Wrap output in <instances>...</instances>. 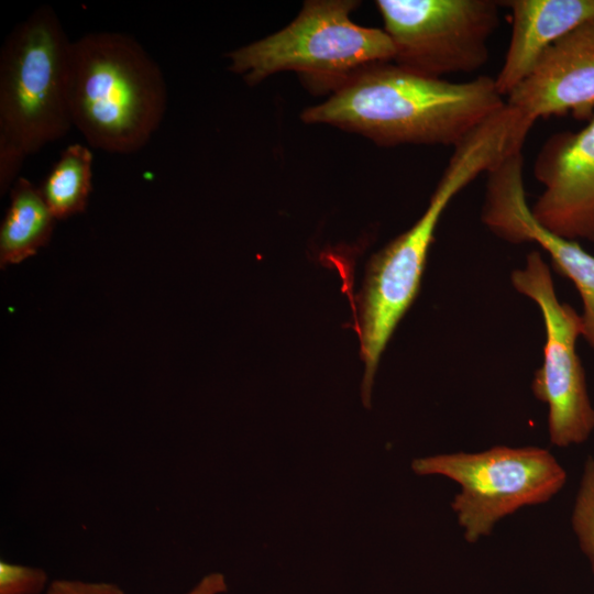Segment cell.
Wrapping results in <instances>:
<instances>
[{
  "label": "cell",
  "instance_id": "cell-7",
  "mask_svg": "<svg viewBox=\"0 0 594 594\" xmlns=\"http://www.w3.org/2000/svg\"><path fill=\"white\" fill-rule=\"evenodd\" d=\"M375 4L395 50L393 62L435 78L482 68L501 22L502 6L494 0H377Z\"/></svg>",
  "mask_w": 594,
  "mask_h": 594
},
{
  "label": "cell",
  "instance_id": "cell-16",
  "mask_svg": "<svg viewBox=\"0 0 594 594\" xmlns=\"http://www.w3.org/2000/svg\"><path fill=\"white\" fill-rule=\"evenodd\" d=\"M48 584L43 569L0 561V594H40Z\"/></svg>",
  "mask_w": 594,
  "mask_h": 594
},
{
  "label": "cell",
  "instance_id": "cell-14",
  "mask_svg": "<svg viewBox=\"0 0 594 594\" xmlns=\"http://www.w3.org/2000/svg\"><path fill=\"white\" fill-rule=\"evenodd\" d=\"M94 155L86 145H68L40 188L56 220H63L86 210L92 189Z\"/></svg>",
  "mask_w": 594,
  "mask_h": 594
},
{
  "label": "cell",
  "instance_id": "cell-8",
  "mask_svg": "<svg viewBox=\"0 0 594 594\" xmlns=\"http://www.w3.org/2000/svg\"><path fill=\"white\" fill-rule=\"evenodd\" d=\"M510 280L517 292L537 304L543 318V363L535 372L531 389L548 405L550 441L560 448L582 443L594 430V408L575 351L576 340L584 333L582 316L558 299L549 266L539 251L527 255L525 267L515 270Z\"/></svg>",
  "mask_w": 594,
  "mask_h": 594
},
{
  "label": "cell",
  "instance_id": "cell-3",
  "mask_svg": "<svg viewBox=\"0 0 594 594\" xmlns=\"http://www.w3.org/2000/svg\"><path fill=\"white\" fill-rule=\"evenodd\" d=\"M68 95L73 127L91 147L116 154L141 150L167 105L158 64L134 37L113 31L72 42Z\"/></svg>",
  "mask_w": 594,
  "mask_h": 594
},
{
  "label": "cell",
  "instance_id": "cell-18",
  "mask_svg": "<svg viewBox=\"0 0 594 594\" xmlns=\"http://www.w3.org/2000/svg\"><path fill=\"white\" fill-rule=\"evenodd\" d=\"M228 591L226 576L220 572H211L205 575L186 594H222Z\"/></svg>",
  "mask_w": 594,
  "mask_h": 594
},
{
  "label": "cell",
  "instance_id": "cell-13",
  "mask_svg": "<svg viewBox=\"0 0 594 594\" xmlns=\"http://www.w3.org/2000/svg\"><path fill=\"white\" fill-rule=\"evenodd\" d=\"M55 218L40 188L18 177L10 189V205L0 227V266L4 268L34 255L53 233Z\"/></svg>",
  "mask_w": 594,
  "mask_h": 594
},
{
  "label": "cell",
  "instance_id": "cell-6",
  "mask_svg": "<svg viewBox=\"0 0 594 594\" xmlns=\"http://www.w3.org/2000/svg\"><path fill=\"white\" fill-rule=\"evenodd\" d=\"M418 475H442L460 485L451 507L475 543L488 536L497 521L521 507L547 503L564 486L566 472L539 447L496 446L487 450L415 459Z\"/></svg>",
  "mask_w": 594,
  "mask_h": 594
},
{
  "label": "cell",
  "instance_id": "cell-10",
  "mask_svg": "<svg viewBox=\"0 0 594 594\" xmlns=\"http://www.w3.org/2000/svg\"><path fill=\"white\" fill-rule=\"evenodd\" d=\"M532 174L543 187L530 207L537 222L561 238L594 242V117L580 131L550 135Z\"/></svg>",
  "mask_w": 594,
  "mask_h": 594
},
{
  "label": "cell",
  "instance_id": "cell-17",
  "mask_svg": "<svg viewBox=\"0 0 594 594\" xmlns=\"http://www.w3.org/2000/svg\"><path fill=\"white\" fill-rule=\"evenodd\" d=\"M46 594H125L117 584L59 579L52 581Z\"/></svg>",
  "mask_w": 594,
  "mask_h": 594
},
{
  "label": "cell",
  "instance_id": "cell-9",
  "mask_svg": "<svg viewBox=\"0 0 594 594\" xmlns=\"http://www.w3.org/2000/svg\"><path fill=\"white\" fill-rule=\"evenodd\" d=\"M521 151L507 156L487 174L482 221L502 240L521 244L532 242L544 251L553 270L568 278L583 302V337L594 350V255L578 241L561 238L534 218L527 204Z\"/></svg>",
  "mask_w": 594,
  "mask_h": 594
},
{
  "label": "cell",
  "instance_id": "cell-11",
  "mask_svg": "<svg viewBox=\"0 0 594 594\" xmlns=\"http://www.w3.org/2000/svg\"><path fill=\"white\" fill-rule=\"evenodd\" d=\"M506 105L531 122L571 113L594 117V18L549 46L506 97Z\"/></svg>",
  "mask_w": 594,
  "mask_h": 594
},
{
  "label": "cell",
  "instance_id": "cell-2",
  "mask_svg": "<svg viewBox=\"0 0 594 594\" xmlns=\"http://www.w3.org/2000/svg\"><path fill=\"white\" fill-rule=\"evenodd\" d=\"M526 132L519 119L503 109L453 147L429 204L414 226L369 262L360 296L361 356L365 364L362 400L370 407L374 375L398 322L420 289L437 224L451 200L482 173L521 151Z\"/></svg>",
  "mask_w": 594,
  "mask_h": 594
},
{
  "label": "cell",
  "instance_id": "cell-15",
  "mask_svg": "<svg viewBox=\"0 0 594 594\" xmlns=\"http://www.w3.org/2000/svg\"><path fill=\"white\" fill-rule=\"evenodd\" d=\"M571 522L580 548L587 557L594 573V458L591 455L584 463Z\"/></svg>",
  "mask_w": 594,
  "mask_h": 594
},
{
  "label": "cell",
  "instance_id": "cell-12",
  "mask_svg": "<svg viewBox=\"0 0 594 594\" xmlns=\"http://www.w3.org/2000/svg\"><path fill=\"white\" fill-rule=\"evenodd\" d=\"M512 34L504 63L494 78L506 99L542 53L583 22L594 18V0H507Z\"/></svg>",
  "mask_w": 594,
  "mask_h": 594
},
{
  "label": "cell",
  "instance_id": "cell-1",
  "mask_svg": "<svg viewBox=\"0 0 594 594\" xmlns=\"http://www.w3.org/2000/svg\"><path fill=\"white\" fill-rule=\"evenodd\" d=\"M505 106L488 76L454 82L386 62L363 69L300 118L358 133L380 146L455 147Z\"/></svg>",
  "mask_w": 594,
  "mask_h": 594
},
{
  "label": "cell",
  "instance_id": "cell-4",
  "mask_svg": "<svg viewBox=\"0 0 594 594\" xmlns=\"http://www.w3.org/2000/svg\"><path fill=\"white\" fill-rule=\"evenodd\" d=\"M72 41L42 6L7 36L0 53V191L11 189L26 156L73 127L68 77Z\"/></svg>",
  "mask_w": 594,
  "mask_h": 594
},
{
  "label": "cell",
  "instance_id": "cell-5",
  "mask_svg": "<svg viewBox=\"0 0 594 594\" xmlns=\"http://www.w3.org/2000/svg\"><path fill=\"white\" fill-rule=\"evenodd\" d=\"M355 0H309L284 29L227 54L229 70L254 86L280 72H295L312 90L336 91L363 69L393 62L395 50L382 29L356 24Z\"/></svg>",
  "mask_w": 594,
  "mask_h": 594
}]
</instances>
